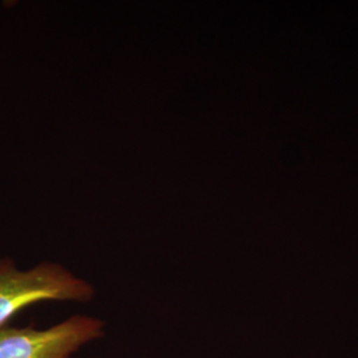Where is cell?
<instances>
[{
  "mask_svg": "<svg viewBox=\"0 0 358 358\" xmlns=\"http://www.w3.org/2000/svg\"><path fill=\"white\" fill-rule=\"evenodd\" d=\"M93 294L90 282L57 263L20 269L11 259L0 257V329L24 308L50 300L87 303Z\"/></svg>",
  "mask_w": 358,
  "mask_h": 358,
  "instance_id": "obj_1",
  "label": "cell"
},
{
  "mask_svg": "<svg viewBox=\"0 0 358 358\" xmlns=\"http://www.w3.org/2000/svg\"><path fill=\"white\" fill-rule=\"evenodd\" d=\"M103 322L76 315L48 329L32 327L0 329V358H71L87 343L101 338Z\"/></svg>",
  "mask_w": 358,
  "mask_h": 358,
  "instance_id": "obj_2",
  "label": "cell"
}]
</instances>
